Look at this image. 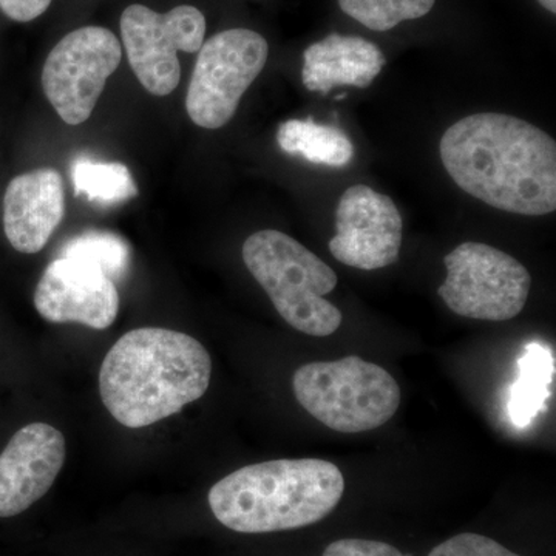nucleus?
Instances as JSON below:
<instances>
[{
	"label": "nucleus",
	"mask_w": 556,
	"mask_h": 556,
	"mask_svg": "<svg viewBox=\"0 0 556 556\" xmlns=\"http://www.w3.org/2000/svg\"><path fill=\"white\" fill-rule=\"evenodd\" d=\"M277 142L289 155H300L314 164L343 167L353 160L354 146L345 131L321 126L316 121L289 119L277 131Z\"/></svg>",
	"instance_id": "15"
},
{
	"label": "nucleus",
	"mask_w": 556,
	"mask_h": 556,
	"mask_svg": "<svg viewBox=\"0 0 556 556\" xmlns=\"http://www.w3.org/2000/svg\"><path fill=\"white\" fill-rule=\"evenodd\" d=\"M35 306L51 324L105 329L118 317V289L97 266L60 257L43 270L35 291Z\"/></svg>",
	"instance_id": "11"
},
{
	"label": "nucleus",
	"mask_w": 556,
	"mask_h": 556,
	"mask_svg": "<svg viewBox=\"0 0 556 556\" xmlns=\"http://www.w3.org/2000/svg\"><path fill=\"white\" fill-rule=\"evenodd\" d=\"M336 229L338 233L329 241V251L343 265L376 270L397 262L402 217L390 197L369 186H351L340 197Z\"/></svg>",
	"instance_id": "10"
},
{
	"label": "nucleus",
	"mask_w": 556,
	"mask_h": 556,
	"mask_svg": "<svg viewBox=\"0 0 556 556\" xmlns=\"http://www.w3.org/2000/svg\"><path fill=\"white\" fill-rule=\"evenodd\" d=\"M343 492L342 471L328 460L276 459L223 478L208 492V506L233 532H283L327 518Z\"/></svg>",
	"instance_id": "3"
},
{
	"label": "nucleus",
	"mask_w": 556,
	"mask_h": 556,
	"mask_svg": "<svg viewBox=\"0 0 556 556\" xmlns=\"http://www.w3.org/2000/svg\"><path fill=\"white\" fill-rule=\"evenodd\" d=\"M447 278L438 292L453 313L485 321L511 320L529 299V270L489 244H459L444 258Z\"/></svg>",
	"instance_id": "6"
},
{
	"label": "nucleus",
	"mask_w": 556,
	"mask_h": 556,
	"mask_svg": "<svg viewBox=\"0 0 556 556\" xmlns=\"http://www.w3.org/2000/svg\"><path fill=\"white\" fill-rule=\"evenodd\" d=\"M244 265L292 328L314 338L334 334L343 316L325 295L338 276L324 260L280 230H260L244 241Z\"/></svg>",
	"instance_id": "4"
},
{
	"label": "nucleus",
	"mask_w": 556,
	"mask_h": 556,
	"mask_svg": "<svg viewBox=\"0 0 556 556\" xmlns=\"http://www.w3.org/2000/svg\"><path fill=\"white\" fill-rule=\"evenodd\" d=\"M324 556H405L391 544L380 541L348 540L334 541L325 548Z\"/></svg>",
	"instance_id": "21"
},
{
	"label": "nucleus",
	"mask_w": 556,
	"mask_h": 556,
	"mask_svg": "<svg viewBox=\"0 0 556 556\" xmlns=\"http://www.w3.org/2000/svg\"><path fill=\"white\" fill-rule=\"evenodd\" d=\"M64 214V179L56 169L33 170L11 179L3 197V229L17 252L42 251Z\"/></svg>",
	"instance_id": "13"
},
{
	"label": "nucleus",
	"mask_w": 556,
	"mask_h": 556,
	"mask_svg": "<svg viewBox=\"0 0 556 556\" xmlns=\"http://www.w3.org/2000/svg\"><path fill=\"white\" fill-rule=\"evenodd\" d=\"M123 49L108 28L83 27L53 47L42 70V89L70 126L86 123L105 83L119 67Z\"/></svg>",
	"instance_id": "8"
},
{
	"label": "nucleus",
	"mask_w": 556,
	"mask_h": 556,
	"mask_svg": "<svg viewBox=\"0 0 556 556\" xmlns=\"http://www.w3.org/2000/svg\"><path fill=\"white\" fill-rule=\"evenodd\" d=\"M61 257L90 263L115 281L123 278L129 269L130 248L116 233L89 230L68 240L61 249Z\"/></svg>",
	"instance_id": "17"
},
{
	"label": "nucleus",
	"mask_w": 556,
	"mask_h": 556,
	"mask_svg": "<svg viewBox=\"0 0 556 556\" xmlns=\"http://www.w3.org/2000/svg\"><path fill=\"white\" fill-rule=\"evenodd\" d=\"M299 404L339 433H364L386 426L399 407L396 379L357 356L303 365L292 378Z\"/></svg>",
	"instance_id": "5"
},
{
	"label": "nucleus",
	"mask_w": 556,
	"mask_h": 556,
	"mask_svg": "<svg viewBox=\"0 0 556 556\" xmlns=\"http://www.w3.org/2000/svg\"><path fill=\"white\" fill-rule=\"evenodd\" d=\"M206 20L199 9L177 7L156 13L144 5H130L121 16V36L130 67L139 83L155 97H167L181 79L178 53L200 51Z\"/></svg>",
	"instance_id": "9"
},
{
	"label": "nucleus",
	"mask_w": 556,
	"mask_h": 556,
	"mask_svg": "<svg viewBox=\"0 0 556 556\" xmlns=\"http://www.w3.org/2000/svg\"><path fill=\"white\" fill-rule=\"evenodd\" d=\"M428 556H519L492 538L460 533L439 544Z\"/></svg>",
	"instance_id": "20"
},
{
	"label": "nucleus",
	"mask_w": 556,
	"mask_h": 556,
	"mask_svg": "<svg viewBox=\"0 0 556 556\" xmlns=\"http://www.w3.org/2000/svg\"><path fill=\"white\" fill-rule=\"evenodd\" d=\"M211 378V354L199 340L172 329L139 328L110 348L100 393L121 426L142 428L199 401Z\"/></svg>",
	"instance_id": "2"
},
{
	"label": "nucleus",
	"mask_w": 556,
	"mask_h": 556,
	"mask_svg": "<svg viewBox=\"0 0 556 556\" xmlns=\"http://www.w3.org/2000/svg\"><path fill=\"white\" fill-rule=\"evenodd\" d=\"M72 179L76 195L100 206H115L138 195L137 182L123 163L79 159L73 163Z\"/></svg>",
	"instance_id": "16"
},
{
	"label": "nucleus",
	"mask_w": 556,
	"mask_h": 556,
	"mask_svg": "<svg viewBox=\"0 0 556 556\" xmlns=\"http://www.w3.org/2000/svg\"><path fill=\"white\" fill-rule=\"evenodd\" d=\"M439 153L453 181L489 206L527 217L556 211V142L527 121L475 113L448 127Z\"/></svg>",
	"instance_id": "1"
},
{
	"label": "nucleus",
	"mask_w": 556,
	"mask_h": 556,
	"mask_svg": "<svg viewBox=\"0 0 556 556\" xmlns=\"http://www.w3.org/2000/svg\"><path fill=\"white\" fill-rule=\"evenodd\" d=\"M437 0H339L340 10L372 31H390L427 16Z\"/></svg>",
	"instance_id": "19"
},
{
	"label": "nucleus",
	"mask_w": 556,
	"mask_h": 556,
	"mask_svg": "<svg viewBox=\"0 0 556 556\" xmlns=\"http://www.w3.org/2000/svg\"><path fill=\"white\" fill-rule=\"evenodd\" d=\"M65 438L43 422L13 434L0 455V518L28 510L53 486L65 464Z\"/></svg>",
	"instance_id": "12"
},
{
	"label": "nucleus",
	"mask_w": 556,
	"mask_h": 556,
	"mask_svg": "<svg viewBox=\"0 0 556 556\" xmlns=\"http://www.w3.org/2000/svg\"><path fill=\"white\" fill-rule=\"evenodd\" d=\"M521 378L514 388L511 396V419L519 427H525L530 419L536 416L538 409L546 401L548 382L552 379V362L547 351L532 345L527 356L519 362Z\"/></svg>",
	"instance_id": "18"
},
{
	"label": "nucleus",
	"mask_w": 556,
	"mask_h": 556,
	"mask_svg": "<svg viewBox=\"0 0 556 556\" xmlns=\"http://www.w3.org/2000/svg\"><path fill=\"white\" fill-rule=\"evenodd\" d=\"M386 64V56L376 43L334 33L303 53V86L325 94L343 86L367 89Z\"/></svg>",
	"instance_id": "14"
},
{
	"label": "nucleus",
	"mask_w": 556,
	"mask_h": 556,
	"mask_svg": "<svg viewBox=\"0 0 556 556\" xmlns=\"http://www.w3.org/2000/svg\"><path fill=\"white\" fill-rule=\"evenodd\" d=\"M551 13H556V0H538Z\"/></svg>",
	"instance_id": "23"
},
{
	"label": "nucleus",
	"mask_w": 556,
	"mask_h": 556,
	"mask_svg": "<svg viewBox=\"0 0 556 556\" xmlns=\"http://www.w3.org/2000/svg\"><path fill=\"white\" fill-rule=\"evenodd\" d=\"M51 0H0V10L7 17L16 22H30L42 16Z\"/></svg>",
	"instance_id": "22"
},
{
	"label": "nucleus",
	"mask_w": 556,
	"mask_h": 556,
	"mask_svg": "<svg viewBox=\"0 0 556 556\" xmlns=\"http://www.w3.org/2000/svg\"><path fill=\"white\" fill-rule=\"evenodd\" d=\"M268 54L266 39L247 28L222 31L206 40L189 83V118L203 129L226 126L265 68Z\"/></svg>",
	"instance_id": "7"
}]
</instances>
